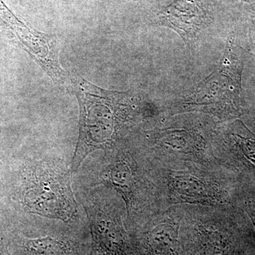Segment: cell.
I'll list each match as a JSON object with an SVG mask.
<instances>
[{"instance_id": "obj_1", "label": "cell", "mask_w": 255, "mask_h": 255, "mask_svg": "<svg viewBox=\"0 0 255 255\" xmlns=\"http://www.w3.org/2000/svg\"><path fill=\"white\" fill-rule=\"evenodd\" d=\"M80 105V132L71 173L94 151L115 150L122 132L131 119L132 106L127 93L109 91L80 75L72 79Z\"/></svg>"}, {"instance_id": "obj_2", "label": "cell", "mask_w": 255, "mask_h": 255, "mask_svg": "<svg viewBox=\"0 0 255 255\" xmlns=\"http://www.w3.org/2000/svg\"><path fill=\"white\" fill-rule=\"evenodd\" d=\"M154 161L155 181L164 209L176 205L238 207L244 187L231 171L189 162Z\"/></svg>"}, {"instance_id": "obj_3", "label": "cell", "mask_w": 255, "mask_h": 255, "mask_svg": "<svg viewBox=\"0 0 255 255\" xmlns=\"http://www.w3.org/2000/svg\"><path fill=\"white\" fill-rule=\"evenodd\" d=\"M181 255H249L251 230L239 207L184 205Z\"/></svg>"}, {"instance_id": "obj_4", "label": "cell", "mask_w": 255, "mask_h": 255, "mask_svg": "<svg viewBox=\"0 0 255 255\" xmlns=\"http://www.w3.org/2000/svg\"><path fill=\"white\" fill-rule=\"evenodd\" d=\"M101 179L120 196L132 226L164 209L155 178V162L145 149L133 152L115 149Z\"/></svg>"}, {"instance_id": "obj_5", "label": "cell", "mask_w": 255, "mask_h": 255, "mask_svg": "<svg viewBox=\"0 0 255 255\" xmlns=\"http://www.w3.org/2000/svg\"><path fill=\"white\" fill-rule=\"evenodd\" d=\"M243 55L240 47L231 43L217 68L191 95L172 107L169 117L199 112L212 115L221 123L242 117L245 114L241 90Z\"/></svg>"}, {"instance_id": "obj_6", "label": "cell", "mask_w": 255, "mask_h": 255, "mask_svg": "<svg viewBox=\"0 0 255 255\" xmlns=\"http://www.w3.org/2000/svg\"><path fill=\"white\" fill-rule=\"evenodd\" d=\"M219 129L198 121L189 126L157 128L151 132L145 150L161 162H189L211 169H226L220 158Z\"/></svg>"}, {"instance_id": "obj_7", "label": "cell", "mask_w": 255, "mask_h": 255, "mask_svg": "<svg viewBox=\"0 0 255 255\" xmlns=\"http://www.w3.org/2000/svg\"><path fill=\"white\" fill-rule=\"evenodd\" d=\"M24 201L33 214L67 221L76 211L70 174L57 167L41 164L29 179Z\"/></svg>"}, {"instance_id": "obj_8", "label": "cell", "mask_w": 255, "mask_h": 255, "mask_svg": "<svg viewBox=\"0 0 255 255\" xmlns=\"http://www.w3.org/2000/svg\"><path fill=\"white\" fill-rule=\"evenodd\" d=\"M184 215V205L169 206L133 226L137 255H181Z\"/></svg>"}, {"instance_id": "obj_9", "label": "cell", "mask_w": 255, "mask_h": 255, "mask_svg": "<svg viewBox=\"0 0 255 255\" xmlns=\"http://www.w3.org/2000/svg\"><path fill=\"white\" fill-rule=\"evenodd\" d=\"M219 156L243 187L255 194V135L241 121L219 128Z\"/></svg>"}, {"instance_id": "obj_10", "label": "cell", "mask_w": 255, "mask_h": 255, "mask_svg": "<svg viewBox=\"0 0 255 255\" xmlns=\"http://www.w3.org/2000/svg\"><path fill=\"white\" fill-rule=\"evenodd\" d=\"M0 21L16 38L23 49L33 57L55 82H63L68 74L63 70L58 60L56 38L28 26L19 19L0 0Z\"/></svg>"}, {"instance_id": "obj_11", "label": "cell", "mask_w": 255, "mask_h": 255, "mask_svg": "<svg viewBox=\"0 0 255 255\" xmlns=\"http://www.w3.org/2000/svg\"><path fill=\"white\" fill-rule=\"evenodd\" d=\"M125 206L113 199L104 201L91 212L92 228L97 245L102 255H135L125 228L122 217Z\"/></svg>"}, {"instance_id": "obj_12", "label": "cell", "mask_w": 255, "mask_h": 255, "mask_svg": "<svg viewBox=\"0 0 255 255\" xmlns=\"http://www.w3.org/2000/svg\"><path fill=\"white\" fill-rule=\"evenodd\" d=\"M159 21L189 41L209 21L207 4L204 0H174L159 13Z\"/></svg>"}, {"instance_id": "obj_13", "label": "cell", "mask_w": 255, "mask_h": 255, "mask_svg": "<svg viewBox=\"0 0 255 255\" xmlns=\"http://www.w3.org/2000/svg\"><path fill=\"white\" fill-rule=\"evenodd\" d=\"M238 207L243 210L251 220L255 231V194L243 189L238 199Z\"/></svg>"}, {"instance_id": "obj_14", "label": "cell", "mask_w": 255, "mask_h": 255, "mask_svg": "<svg viewBox=\"0 0 255 255\" xmlns=\"http://www.w3.org/2000/svg\"><path fill=\"white\" fill-rule=\"evenodd\" d=\"M57 247H58V242L49 237L31 240L27 242L28 249L38 255L51 253V252L57 248Z\"/></svg>"}, {"instance_id": "obj_15", "label": "cell", "mask_w": 255, "mask_h": 255, "mask_svg": "<svg viewBox=\"0 0 255 255\" xmlns=\"http://www.w3.org/2000/svg\"><path fill=\"white\" fill-rule=\"evenodd\" d=\"M246 1H251V0H246Z\"/></svg>"}]
</instances>
